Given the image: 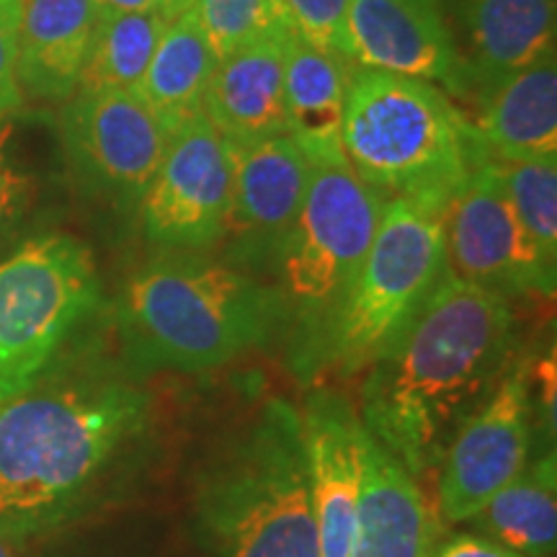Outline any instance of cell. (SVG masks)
Returning <instances> with one entry per match:
<instances>
[{"mask_svg":"<svg viewBox=\"0 0 557 557\" xmlns=\"http://www.w3.org/2000/svg\"><path fill=\"white\" fill-rule=\"evenodd\" d=\"M16 542H18V540L5 537V534H0V557H18Z\"/></svg>","mask_w":557,"mask_h":557,"instance_id":"d6a6232c","label":"cell"},{"mask_svg":"<svg viewBox=\"0 0 557 557\" xmlns=\"http://www.w3.org/2000/svg\"><path fill=\"white\" fill-rule=\"evenodd\" d=\"M444 269L508 299L555 295L557 267H549L529 238L491 160L478 165L449 199Z\"/></svg>","mask_w":557,"mask_h":557,"instance_id":"30bf717a","label":"cell"},{"mask_svg":"<svg viewBox=\"0 0 557 557\" xmlns=\"http://www.w3.org/2000/svg\"><path fill=\"white\" fill-rule=\"evenodd\" d=\"M387 197L361 181L344 156L312 158L295 225L276 250L278 297L287 312L292 369L329 325L364 263Z\"/></svg>","mask_w":557,"mask_h":557,"instance_id":"52a82bcc","label":"cell"},{"mask_svg":"<svg viewBox=\"0 0 557 557\" xmlns=\"http://www.w3.org/2000/svg\"><path fill=\"white\" fill-rule=\"evenodd\" d=\"M462 94L478 103L506 78L555 52V0H462Z\"/></svg>","mask_w":557,"mask_h":557,"instance_id":"2e32d148","label":"cell"},{"mask_svg":"<svg viewBox=\"0 0 557 557\" xmlns=\"http://www.w3.org/2000/svg\"><path fill=\"white\" fill-rule=\"evenodd\" d=\"M233 199V145L207 116L173 132L139 201L145 238L160 253H201L225 238Z\"/></svg>","mask_w":557,"mask_h":557,"instance_id":"9c48e42d","label":"cell"},{"mask_svg":"<svg viewBox=\"0 0 557 557\" xmlns=\"http://www.w3.org/2000/svg\"><path fill=\"white\" fill-rule=\"evenodd\" d=\"M470 524L487 540L524 557H553L557 545L555 455L529 462L524 472L480 508Z\"/></svg>","mask_w":557,"mask_h":557,"instance_id":"603a6c76","label":"cell"},{"mask_svg":"<svg viewBox=\"0 0 557 557\" xmlns=\"http://www.w3.org/2000/svg\"><path fill=\"white\" fill-rule=\"evenodd\" d=\"M299 421L320 557H348L364 483L367 429L354 403L331 387L312 389Z\"/></svg>","mask_w":557,"mask_h":557,"instance_id":"5bb4252c","label":"cell"},{"mask_svg":"<svg viewBox=\"0 0 557 557\" xmlns=\"http://www.w3.org/2000/svg\"><path fill=\"white\" fill-rule=\"evenodd\" d=\"M197 540L212 557H320L299 410L271 398L199 472Z\"/></svg>","mask_w":557,"mask_h":557,"instance_id":"277c9868","label":"cell"},{"mask_svg":"<svg viewBox=\"0 0 557 557\" xmlns=\"http://www.w3.org/2000/svg\"><path fill=\"white\" fill-rule=\"evenodd\" d=\"M496 165L513 212L549 267H557V158Z\"/></svg>","mask_w":557,"mask_h":557,"instance_id":"d4e9b609","label":"cell"},{"mask_svg":"<svg viewBox=\"0 0 557 557\" xmlns=\"http://www.w3.org/2000/svg\"><path fill=\"white\" fill-rule=\"evenodd\" d=\"M94 26V0H24L18 34V83L24 99H73Z\"/></svg>","mask_w":557,"mask_h":557,"instance_id":"ffe728a7","label":"cell"},{"mask_svg":"<svg viewBox=\"0 0 557 557\" xmlns=\"http://www.w3.org/2000/svg\"><path fill=\"white\" fill-rule=\"evenodd\" d=\"M99 297L94 256L73 235H39L0 261V406L45 377Z\"/></svg>","mask_w":557,"mask_h":557,"instance_id":"ba28073f","label":"cell"},{"mask_svg":"<svg viewBox=\"0 0 557 557\" xmlns=\"http://www.w3.org/2000/svg\"><path fill=\"white\" fill-rule=\"evenodd\" d=\"M62 143L86 184L116 205H139L169 135L135 90L78 88L62 111Z\"/></svg>","mask_w":557,"mask_h":557,"instance_id":"7c38bea8","label":"cell"},{"mask_svg":"<svg viewBox=\"0 0 557 557\" xmlns=\"http://www.w3.org/2000/svg\"><path fill=\"white\" fill-rule=\"evenodd\" d=\"M96 13H148L158 11L156 0H94Z\"/></svg>","mask_w":557,"mask_h":557,"instance_id":"4dcf8cb0","label":"cell"},{"mask_svg":"<svg viewBox=\"0 0 557 557\" xmlns=\"http://www.w3.org/2000/svg\"><path fill=\"white\" fill-rule=\"evenodd\" d=\"M429 557H524L513 549H508L498 542L487 540V537H478V534H457L444 545L434 547V553Z\"/></svg>","mask_w":557,"mask_h":557,"instance_id":"f546056e","label":"cell"},{"mask_svg":"<svg viewBox=\"0 0 557 557\" xmlns=\"http://www.w3.org/2000/svg\"><path fill=\"white\" fill-rule=\"evenodd\" d=\"M169 21L158 11L96 13L78 88L137 90Z\"/></svg>","mask_w":557,"mask_h":557,"instance_id":"cb8c5ba5","label":"cell"},{"mask_svg":"<svg viewBox=\"0 0 557 557\" xmlns=\"http://www.w3.org/2000/svg\"><path fill=\"white\" fill-rule=\"evenodd\" d=\"M444 212L431 201L387 199L357 278L299 359L297 377L364 372L406 331L444 271Z\"/></svg>","mask_w":557,"mask_h":557,"instance_id":"8992f818","label":"cell"},{"mask_svg":"<svg viewBox=\"0 0 557 557\" xmlns=\"http://www.w3.org/2000/svg\"><path fill=\"white\" fill-rule=\"evenodd\" d=\"M0 143H3V135H0ZM29 176H24V173L3 156V150H0V235H3L5 230L18 220V214L24 212L26 201H29Z\"/></svg>","mask_w":557,"mask_h":557,"instance_id":"f1b7e54d","label":"cell"},{"mask_svg":"<svg viewBox=\"0 0 557 557\" xmlns=\"http://www.w3.org/2000/svg\"><path fill=\"white\" fill-rule=\"evenodd\" d=\"M346 58L462 94V60L444 0H348Z\"/></svg>","mask_w":557,"mask_h":557,"instance_id":"4fadbf2b","label":"cell"},{"mask_svg":"<svg viewBox=\"0 0 557 557\" xmlns=\"http://www.w3.org/2000/svg\"><path fill=\"white\" fill-rule=\"evenodd\" d=\"M438 521L418 480L364 434V483L348 557H429Z\"/></svg>","mask_w":557,"mask_h":557,"instance_id":"ac0fdd59","label":"cell"},{"mask_svg":"<svg viewBox=\"0 0 557 557\" xmlns=\"http://www.w3.org/2000/svg\"><path fill=\"white\" fill-rule=\"evenodd\" d=\"M289 32L263 34L218 60L205 116L233 148L287 135L284 41Z\"/></svg>","mask_w":557,"mask_h":557,"instance_id":"e0dca14e","label":"cell"},{"mask_svg":"<svg viewBox=\"0 0 557 557\" xmlns=\"http://www.w3.org/2000/svg\"><path fill=\"white\" fill-rule=\"evenodd\" d=\"M194 5H197V0H156V9L165 21L184 16V13L194 11Z\"/></svg>","mask_w":557,"mask_h":557,"instance_id":"1f68e13d","label":"cell"},{"mask_svg":"<svg viewBox=\"0 0 557 557\" xmlns=\"http://www.w3.org/2000/svg\"><path fill=\"white\" fill-rule=\"evenodd\" d=\"M511 302L444 269L406 331L367 367L361 423L416 480L438 468L459 423L506 374L519 333Z\"/></svg>","mask_w":557,"mask_h":557,"instance_id":"6da1fadb","label":"cell"},{"mask_svg":"<svg viewBox=\"0 0 557 557\" xmlns=\"http://www.w3.org/2000/svg\"><path fill=\"white\" fill-rule=\"evenodd\" d=\"M348 65L338 54L323 52L299 39L295 32L284 41V107H287V135L305 156H344V132Z\"/></svg>","mask_w":557,"mask_h":557,"instance_id":"44dd1931","label":"cell"},{"mask_svg":"<svg viewBox=\"0 0 557 557\" xmlns=\"http://www.w3.org/2000/svg\"><path fill=\"white\" fill-rule=\"evenodd\" d=\"M284 21L299 39L318 50L346 58L348 0H278Z\"/></svg>","mask_w":557,"mask_h":557,"instance_id":"4316f807","label":"cell"},{"mask_svg":"<svg viewBox=\"0 0 557 557\" xmlns=\"http://www.w3.org/2000/svg\"><path fill=\"white\" fill-rule=\"evenodd\" d=\"M24 0H0V120L24 107L18 83V34Z\"/></svg>","mask_w":557,"mask_h":557,"instance_id":"83f0119b","label":"cell"},{"mask_svg":"<svg viewBox=\"0 0 557 557\" xmlns=\"http://www.w3.org/2000/svg\"><path fill=\"white\" fill-rule=\"evenodd\" d=\"M152 398L135 380L94 372L45 380L0 406V534L50 532L143 447Z\"/></svg>","mask_w":557,"mask_h":557,"instance_id":"7a4b0ae2","label":"cell"},{"mask_svg":"<svg viewBox=\"0 0 557 557\" xmlns=\"http://www.w3.org/2000/svg\"><path fill=\"white\" fill-rule=\"evenodd\" d=\"M341 148L382 197L444 207L487 163L475 127L442 86L357 65L348 73Z\"/></svg>","mask_w":557,"mask_h":557,"instance_id":"5b68a950","label":"cell"},{"mask_svg":"<svg viewBox=\"0 0 557 557\" xmlns=\"http://www.w3.org/2000/svg\"><path fill=\"white\" fill-rule=\"evenodd\" d=\"M532 455V385L527 367H511L493 393L459 423L438 459L436 504L449 524L470 521L513 483Z\"/></svg>","mask_w":557,"mask_h":557,"instance_id":"8fae6325","label":"cell"},{"mask_svg":"<svg viewBox=\"0 0 557 557\" xmlns=\"http://www.w3.org/2000/svg\"><path fill=\"white\" fill-rule=\"evenodd\" d=\"M120 331L143 372H205L287 331L276 287L201 253H160L124 284Z\"/></svg>","mask_w":557,"mask_h":557,"instance_id":"3957f363","label":"cell"},{"mask_svg":"<svg viewBox=\"0 0 557 557\" xmlns=\"http://www.w3.org/2000/svg\"><path fill=\"white\" fill-rule=\"evenodd\" d=\"M310 181V158L289 135L233 148V199L227 230L235 263L276 259L295 225Z\"/></svg>","mask_w":557,"mask_h":557,"instance_id":"9a60e30c","label":"cell"},{"mask_svg":"<svg viewBox=\"0 0 557 557\" xmlns=\"http://www.w3.org/2000/svg\"><path fill=\"white\" fill-rule=\"evenodd\" d=\"M214 67L218 54L189 11L169 21L135 94L171 137L197 116H205Z\"/></svg>","mask_w":557,"mask_h":557,"instance_id":"7402d4cb","label":"cell"},{"mask_svg":"<svg viewBox=\"0 0 557 557\" xmlns=\"http://www.w3.org/2000/svg\"><path fill=\"white\" fill-rule=\"evenodd\" d=\"M478 107L472 127L491 163L557 158V54L513 73Z\"/></svg>","mask_w":557,"mask_h":557,"instance_id":"d6986e66","label":"cell"},{"mask_svg":"<svg viewBox=\"0 0 557 557\" xmlns=\"http://www.w3.org/2000/svg\"><path fill=\"white\" fill-rule=\"evenodd\" d=\"M191 13L218 60L263 34L289 29L278 0H197Z\"/></svg>","mask_w":557,"mask_h":557,"instance_id":"484cf974","label":"cell"}]
</instances>
